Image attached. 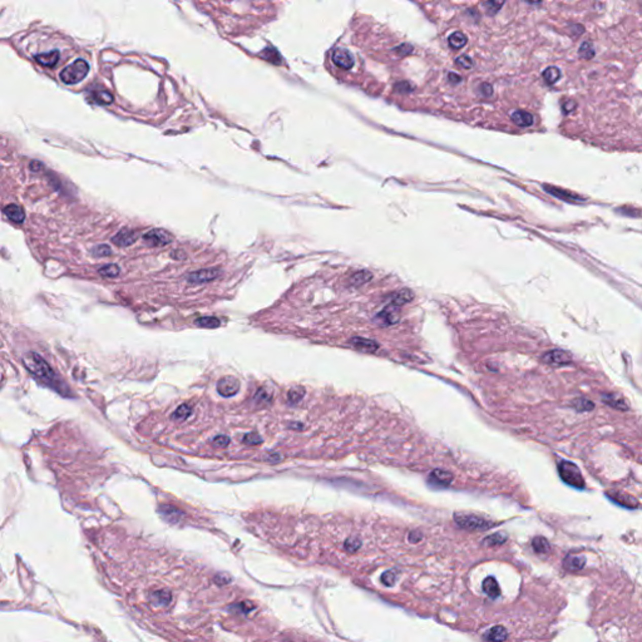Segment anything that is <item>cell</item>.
I'll use <instances>...</instances> for the list:
<instances>
[{
  "instance_id": "obj_1",
  "label": "cell",
  "mask_w": 642,
  "mask_h": 642,
  "mask_svg": "<svg viewBox=\"0 0 642 642\" xmlns=\"http://www.w3.org/2000/svg\"><path fill=\"white\" fill-rule=\"evenodd\" d=\"M23 363L25 365V368L28 369L30 373H33L34 375L38 376L39 379L44 381V383L49 384L52 385L53 388H55V385H59V380L57 379V375L53 371V369L49 367V364L37 352H26L25 355L23 356Z\"/></svg>"
},
{
  "instance_id": "obj_2",
  "label": "cell",
  "mask_w": 642,
  "mask_h": 642,
  "mask_svg": "<svg viewBox=\"0 0 642 642\" xmlns=\"http://www.w3.org/2000/svg\"><path fill=\"white\" fill-rule=\"evenodd\" d=\"M89 65L84 59L74 60L60 72V81L65 84H77L88 76Z\"/></svg>"
},
{
  "instance_id": "obj_3",
  "label": "cell",
  "mask_w": 642,
  "mask_h": 642,
  "mask_svg": "<svg viewBox=\"0 0 642 642\" xmlns=\"http://www.w3.org/2000/svg\"><path fill=\"white\" fill-rule=\"evenodd\" d=\"M558 473L561 476L562 481L567 483L568 485H572L575 488H583L585 487V481L581 474L580 469L576 464L571 461L562 460L558 463Z\"/></svg>"
},
{
  "instance_id": "obj_4",
  "label": "cell",
  "mask_w": 642,
  "mask_h": 642,
  "mask_svg": "<svg viewBox=\"0 0 642 642\" xmlns=\"http://www.w3.org/2000/svg\"><path fill=\"white\" fill-rule=\"evenodd\" d=\"M455 522L458 526L466 529H485L492 526L490 522L482 517L474 516V514H466V513H457L454 516Z\"/></svg>"
},
{
  "instance_id": "obj_5",
  "label": "cell",
  "mask_w": 642,
  "mask_h": 642,
  "mask_svg": "<svg viewBox=\"0 0 642 642\" xmlns=\"http://www.w3.org/2000/svg\"><path fill=\"white\" fill-rule=\"evenodd\" d=\"M143 240L150 246H166L172 242L173 237L164 230H151L143 236Z\"/></svg>"
},
{
  "instance_id": "obj_6",
  "label": "cell",
  "mask_w": 642,
  "mask_h": 642,
  "mask_svg": "<svg viewBox=\"0 0 642 642\" xmlns=\"http://www.w3.org/2000/svg\"><path fill=\"white\" fill-rule=\"evenodd\" d=\"M238 390H240V381L235 376H224L217 383V391L221 397H233L237 394Z\"/></svg>"
},
{
  "instance_id": "obj_7",
  "label": "cell",
  "mask_w": 642,
  "mask_h": 642,
  "mask_svg": "<svg viewBox=\"0 0 642 642\" xmlns=\"http://www.w3.org/2000/svg\"><path fill=\"white\" fill-rule=\"evenodd\" d=\"M220 275H221V271L219 269H203L188 274L187 281L191 283H203L215 280Z\"/></svg>"
},
{
  "instance_id": "obj_8",
  "label": "cell",
  "mask_w": 642,
  "mask_h": 642,
  "mask_svg": "<svg viewBox=\"0 0 642 642\" xmlns=\"http://www.w3.org/2000/svg\"><path fill=\"white\" fill-rule=\"evenodd\" d=\"M331 58H333V62L335 63L336 67L345 69V70H349L354 65V58L350 54L349 50L344 49V48H336V49H334Z\"/></svg>"
},
{
  "instance_id": "obj_9",
  "label": "cell",
  "mask_w": 642,
  "mask_h": 642,
  "mask_svg": "<svg viewBox=\"0 0 642 642\" xmlns=\"http://www.w3.org/2000/svg\"><path fill=\"white\" fill-rule=\"evenodd\" d=\"M542 360L546 364L553 365V367H562L571 363V358L563 350H551L547 351L542 356Z\"/></svg>"
},
{
  "instance_id": "obj_10",
  "label": "cell",
  "mask_w": 642,
  "mask_h": 642,
  "mask_svg": "<svg viewBox=\"0 0 642 642\" xmlns=\"http://www.w3.org/2000/svg\"><path fill=\"white\" fill-rule=\"evenodd\" d=\"M543 188L546 190V192H548L550 195H553L554 197L557 198H561V200L566 201V202H583V198H581L580 196L576 195V193H571L569 191L567 190H561V188H557V187H552V186H547L545 185Z\"/></svg>"
},
{
  "instance_id": "obj_11",
  "label": "cell",
  "mask_w": 642,
  "mask_h": 642,
  "mask_svg": "<svg viewBox=\"0 0 642 642\" xmlns=\"http://www.w3.org/2000/svg\"><path fill=\"white\" fill-rule=\"evenodd\" d=\"M138 233L134 231H119L116 236H113L112 241L119 247H127L136 242Z\"/></svg>"
},
{
  "instance_id": "obj_12",
  "label": "cell",
  "mask_w": 642,
  "mask_h": 642,
  "mask_svg": "<svg viewBox=\"0 0 642 642\" xmlns=\"http://www.w3.org/2000/svg\"><path fill=\"white\" fill-rule=\"evenodd\" d=\"M351 343L352 346L355 349L360 350V351H364V352H374L378 350L379 345L375 343L374 340H370V339H364V338H354L351 339Z\"/></svg>"
},
{
  "instance_id": "obj_13",
  "label": "cell",
  "mask_w": 642,
  "mask_h": 642,
  "mask_svg": "<svg viewBox=\"0 0 642 642\" xmlns=\"http://www.w3.org/2000/svg\"><path fill=\"white\" fill-rule=\"evenodd\" d=\"M4 213L8 219L12 220V221L15 222V224H22V222L24 221V219H25V213H24L23 208L18 205L5 206Z\"/></svg>"
},
{
  "instance_id": "obj_14",
  "label": "cell",
  "mask_w": 642,
  "mask_h": 642,
  "mask_svg": "<svg viewBox=\"0 0 642 642\" xmlns=\"http://www.w3.org/2000/svg\"><path fill=\"white\" fill-rule=\"evenodd\" d=\"M399 306H395V305L390 304L389 306H386L380 314L378 315V319L379 320H383L384 324H394L397 323L398 319H399Z\"/></svg>"
},
{
  "instance_id": "obj_15",
  "label": "cell",
  "mask_w": 642,
  "mask_h": 642,
  "mask_svg": "<svg viewBox=\"0 0 642 642\" xmlns=\"http://www.w3.org/2000/svg\"><path fill=\"white\" fill-rule=\"evenodd\" d=\"M35 60L38 63H41L42 65H44V67L52 68V67H54V65L58 63V60H59V52H58V50H53V52H49V53L37 54Z\"/></svg>"
},
{
  "instance_id": "obj_16",
  "label": "cell",
  "mask_w": 642,
  "mask_h": 642,
  "mask_svg": "<svg viewBox=\"0 0 642 642\" xmlns=\"http://www.w3.org/2000/svg\"><path fill=\"white\" fill-rule=\"evenodd\" d=\"M511 118L519 127H529L533 124V116L524 111H514L511 115Z\"/></svg>"
},
{
  "instance_id": "obj_17",
  "label": "cell",
  "mask_w": 642,
  "mask_h": 642,
  "mask_svg": "<svg viewBox=\"0 0 642 642\" xmlns=\"http://www.w3.org/2000/svg\"><path fill=\"white\" fill-rule=\"evenodd\" d=\"M413 299H414V294L412 293V291H410L409 289H403V290H400L399 293H397L394 296H393L391 304L395 305V306L400 307L402 305L412 301Z\"/></svg>"
},
{
  "instance_id": "obj_18",
  "label": "cell",
  "mask_w": 642,
  "mask_h": 642,
  "mask_svg": "<svg viewBox=\"0 0 642 642\" xmlns=\"http://www.w3.org/2000/svg\"><path fill=\"white\" fill-rule=\"evenodd\" d=\"M611 500H614L615 502H617L619 505L623 506V507H627V508H636L637 507V501L633 500L632 497L627 494H623V493H616V492H612L611 493Z\"/></svg>"
},
{
  "instance_id": "obj_19",
  "label": "cell",
  "mask_w": 642,
  "mask_h": 642,
  "mask_svg": "<svg viewBox=\"0 0 642 642\" xmlns=\"http://www.w3.org/2000/svg\"><path fill=\"white\" fill-rule=\"evenodd\" d=\"M483 591H484V592L487 593L490 598H497L501 593L500 586H498L497 581H495L493 577H488L487 580L483 582Z\"/></svg>"
},
{
  "instance_id": "obj_20",
  "label": "cell",
  "mask_w": 642,
  "mask_h": 642,
  "mask_svg": "<svg viewBox=\"0 0 642 642\" xmlns=\"http://www.w3.org/2000/svg\"><path fill=\"white\" fill-rule=\"evenodd\" d=\"M89 99L97 104H111L113 102V95L107 91H93Z\"/></svg>"
},
{
  "instance_id": "obj_21",
  "label": "cell",
  "mask_w": 642,
  "mask_h": 642,
  "mask_svg": "<svg viewBox=\"0 0 642 642\" xmlns=\"http://www.w3.org/2000/svg\"><path fill=\"white\" fill-rule=\"evenodd\" d=\"M583 566H585V558L581 556H572V554H569V556L564 559V567H566L568 571H578V569L582 568Z\"/></svg>"
},
{
  "instance_id": "obj_22",
  "label": "cell",
  "mask_w": 642,
  "mask_h": 642,
  "mask_svg": "<svg viewBox=\"0 0 642 642\" xmlns=\"http://www.w3.org/2000/svg\"><path fill=\"white\" fill-rule=\"evenodd\" d=\"M191 414H192V405L185 403V404H181L174 410V413L172 414V419L177 421H184L186 419H188V416Z\"/></svg>"
},
{
  "instance_id": "obj_23",
  "label": "cell",
  "mask_w": 642,
  "mask_h": 642,
  "mask_svg": "<svg viewBox=\"0 0 642 642\" xmlns=\"http://www.w3.org/2000/svg\"><path fill=\"white\" fill-rule=\"evenodd\" d=\"M487 638L492 642H503L507 638V631L503 626H495L488 632Z\"/></svg>"
},
{
  "instance_id": "obj_24",
  "label": "cell",
  "mask_w": 642,
  "mask_h": 642,
  "mask_svg": "<svg viewBox=\"0 0 642 642\" xmlns=\"http://www.w3.org/2000/svg\"><path fill=\"white\" fill-rule=\"evenodd\" d=\"M448 42H449V46L454 49H460L467 44V37L464 35L463 33L460 31H455V33L450 34L449 38H448Z\"/></svg>"
},
{
  "instance_id": "obj_25",
  "label": "cell",
  "mask_w": 642,
  "mask_h": 642,
  "mask_svg": "<svg viewBox=\"0 0 642 642\" xmlns=\"http://www.w3.org/2000/svg\"><path fill=\"white\" fill-rule=\"evenodd\" d=\"M603 400L606 404L611 405L612 408H616V409H621V410L627 409V404H626L625 400H623L622 398L617 397V395H614V394L604 395Z\"/></svg>"
},
{
  "instance_id": "obj_26",
  "label": "cell",
  "mask_w": 642,
  "mask_h": 642,
  "mask_svg": "<svg viewBox=\"0 0 642 642\" xmlns=\"http://www.w3.org/2000/svg\"><path fill=\"white\" fill-rule=\"evenodd\" d=\"M371 277H373V275H371L370 272L363 270V271H359V272H356V274L352 275L351 278H350V282H351L354 286H362V285H364V283L369 282V281L371 280Z\"/></svg>"
},
{
  "instance_id": "obj_27",
  "label": "cell",
  "mask_w": 642,
  "mask_h": 642,
  "mask_svg": "<svg viewBox=\"0 0 642 642\" xmlns=\"http://www.w3.org/2000/svg\"><path fill=\"white\" fill-rule=\"evenodd\" d=\"M431 477H432V479H433V481H436V483H438V484H443V485H448L450 482H452V479H453L452 474L448 473V472L440 471V469H437V471H434L433 473H432Z\"/></svg>"
},
{
  "instance_id": "obj_28",
  "label": "cell",
  "mask_w": 642,
  "mask_h": 642,
  "mask_svg": "<svg viewBox=\"0 0 642 642\" xmlns=\"http://www.w3.org/2000/svg\"><path fill=\"white\" fill-rule=\"evenodd\" d=\"M195 324L197 326H201V328L215 329V328H219L221 323H220V320L215 316H203L196 320Z\"/></svg>"
},
{
  "instance_id": "obj_29",
  "label": "cell",
  "mask_w": 642,
  "mask_h": 642,
  "mask_svg": "<svg viewBox=\"0 0 642 642\" xmlns=\"http://www.w3.org/2000/svg\"><path fill=\"white\" fill-rule=\"evenodd\" d=\"M543 78L548 84H553L561 78V70L557 67H548L543 72Z\"/></svg>"
},
{
  "instance_id": "obj_30",
  "label": "cell",
  "mask_w": 642,
  "mask_h": 642,
  "mask_svg": "<svg viewBox=\"0 0 642 642\" xmlns=\"http://www.w3.org/2000/svg\"><path fill=\"white\" fill-rule=\"evenodd\" d=\"M98 272H99V275L103 276V277H116V276H118L119 272H121V269H119L118 265L110 264V265H105V266L100 267V269L98 270Z\"/></svg>"
},
{
  "instance_id": "obj_31",
  "label": "cell",
  "mask_w": 642,
  "mask_h": 642,
  "mask_svg": "<svg viewBox=\"0 0 642 642\" xmlns=\"http://www.w3.org/2000/svg\"><path fill=\"white\" fill-rule=\"evenodd\" d=\"M578 55L583 59H592L595 57V49H593V46L590 43V42H585V43L581 44L580 50H578Z\"/></svg>"
},
{
  "instance_id": "obj_32",
  "label": "cell",
  "mask_w": 642,
  "mask_h": 642,
  "mask_svg": "<svg viewBox=\"0 0 642 642\" xmlns=\"http://www.w3.org/2000/svg\"><path fill=\"white\" fill-rule=\"evenodd\" d=\"M261 57L265 58L267 62H271L274 64H280L281 63V57L278 54V52L274 48H266L264 52L261 53Z\"/></svg>"
},
{
  "instance_id": "obj_33",
  "label": "cell",
  "mask_w": 642,
  "mask_h": 642,
  "mask_svg": "<svg viewBox=\"0 0 642 642\" xmlns=\"http://www.w3.org/2000/svg\"><path fill=\"white\" fill-rule=\"evenodd\" d=\"M533 548H534L536 552L538 553H548L550 552V545H548L547 541L542 537H536L532 542Z\"/></svg>"
},
{
  "instance_id": "obj_34",
  "label": "cell",
  "mask_w": 642,
  "mask_h": 642,
  "mask_svg": "<svg viewBox=\"0 0 642 642\" xmlns=\"http://www.w3.org/2000/svg\"><path fill=\"white\" fill-rule=\"evenodd\" d=\"M304 394H305V389L302 388V386H296V388H293L288 394L289 403H291V404H296V403L302 399Z\"/></svg>"
},
{
  "instance_id": "obj_35",
  "label": "cell",
  "mask_w": 642,
  "mask_h": 642,
  "mask_svg": "<svg viewBox=\"0 0 642 642\" xmlns=\"http://www.w3.org/2000/svg\"><path fill=\"white\" fill-rule=\"evenodd\" d=\"M572 404H574V408L576 410H578V412H588V410H592L593 407H595L593 403H591L587 399H583V398L582 399H576Z\"/></svg>"
},
{
  "instance_id": "obj_36",
  "label": "cell",
  "mask_w": 642,
  "mask_h": 642,
  "mask_svg": "<svg viewBox=\"0 0 642 642\" xmlns=\"http://www.w3.org/2000/svg\"><path fill=\"white\" fill-rule=\"evenodd\" d=\"M92 253L95 257H107V256H110V255H112V250H111L110 246L99 245V246H95V247L93 248Z\"/></svg>"
},
{
  "instance_id": "obj_37",
  "label": "cell",
  "mask_w": 642,
  "mask_h": 642,
  "mask_svg": "<svg viewBox=\"0 0 642 642\" xmlns=\"http://www.w3.org/2000/svg\"><path fill=\"white\" fill-rule=\"evenodd\" d=\"M506 540H507L506 534H503V533H495V534H492L488 538H485L484 542L487 543V545H501V543L505 542Z\"/></svg>"
},
{
  "instance_id": "obj_38",
  "label": "cell",
  "mask_w": 642,
  "mask_h": 642,
  "mask_svg": "<svg viewBox=\"0 0 642 642\" xmlns=\"http://www.w3.org/2000/svg\"><path fill=\"white\" fill-rule=\"evenodd\" d=\"M242 442L247 445H257V444H261L262 438L256 433H248V434H246L245 438H243Z\"/></svg>"
},
{
  "instance_id": "obj_39",
  "label": "cell",
  "mask_w": 642,
  "mask_h": 642,
  "mask_svg": "<svg viewBox=\"0 0 642 642\" xmlns=\"http://www.w3.org/2000/svg\"><path fill=\"white\" fill-rule=\"evenodd\" d=\"M231 439L227 436H217L212 440V445L217 448H225L230 444Z\"/></svg>"
},
{
  "instance_id": "obj_40",
  "label": "cell",
  "mask_w": 642,
  "mask_h": 642,
  "mask_svg": "<svg viewBox=\"0 0 642 642\" xmlns=\"http://www.w3.org/2000/svg\"><path fill=\"white\" fill-rule=\"evenodd\" d=\"M395 89H397V92H399V93H409L414 91V86L412 83H409V82L403 81L395 84Z\"/></svg>"
},
{
  "instance_id": "obj_41",
  "label": "cell",
  "mask_w": 642,
  "mask_h": 642,
  "mask_svg": "<svg viewBox=\"0 0 642 642\" xmlns=\"http://www.w3.org/2000/svg\"><path fill=\"white\" fill-rule=\"evenodd\" d=\"M503 4H505V3H503V2H501V3H497V2H488V3H485L484 5H485V8H487V12L489 13L490 15H493V14H495V13H497L498 10H500V8L502 7Z\"/></svg>"
},
{
  "instance_id": "obj_42",
  "label": "cell",
  "mask_w": 642,
  "mask_h": 642,
  "mask_svg": "<svg viewBox=\"0 0 642 642\" xmlns=\"http://www.w3.org/2000/svg\"><path fill=\"white\" fill-rule=\"evenodd\" d=\"M457 64L464 69H469L473 67L472 59L469 57H467V55H460V57L457 58Z\"/></svg>"
},
{
  "instance_id": "obj_43",
  "label": "cell",
  "mask_w": 642,
  "mask_h": 642,
  "mask_svg": "<svg viewBox=\"0 0 642 642\" xmlns=\"http://www.w3.org/2000/svg\"><path fill=\"white\" fill-rule=\"evenodd\" d=\"M395 578H397V575H395L393 571L385 572V574L381 576V581H383L384 585H386V586H393V585H394Z\"/></svg>"
},
{
  "instance_id": "obj_44",
  "label": "cell",
  "mask_w": 642,
  "mask_h": 642,
  "mask_svg": "<svg viewBox=\"0 0 642 642\" xmlns=\"http://www.w3.org/2000/svg\"><path fill=\"white\" fill-rule=\"evenodd\" d=\"M479 91H481V93L484 95V97H490V95L493 94V87L488 83H483L481 84V87H479Z\"/></svg>"
},
{
  "instance_id": "obj_45",
  "label": "cell",
  "mask_w": 642,
  "mask_h": 642,
  "mask_svg": "<svg viewBox=\"0 0 642 642\" xmlns=\"http://www.w3.org/2000/svg\"><path fill=\"white\" fill-rule=\"evenodd\" d=\"M358 547H359V542H358V541L349 540V541H346V543H345V548L350 552H354Z\"/></svg>"
},
{
  "instance_id": "obj_46",
  "label": "cell",
  "mask_w": 642,
  "mask_h": 642,
  "mask_svg": "<svg viewBox=\"0 0 642 642\" xmlns=\"http://www.w3.org/2000/svg\"><path fill=\"white\" fill-rule=\"evenodd\" d=\"M449 81L452 82L453 84H457V83H459V82L461 81V78H460V76H458V74L449 73Z\"/></svg>"
},
{
  "instance_id": "obj_47",
  "label": "cell",
  "mask_w": 642,
  "mask_h": 642,
  "mask_svg": "<svg viewBox=\"0 0 642 642\" xmlns=\"http://www.w3.org/2000/svg\"><path fill=\"white\" fill-rule=\"evenodd\" d=\"M575 107H576V104H575L574 102H567L566 104L563 105V108H564V111H566V112H571V111L574 110Z\"/></svg>"
}]
</instances>
